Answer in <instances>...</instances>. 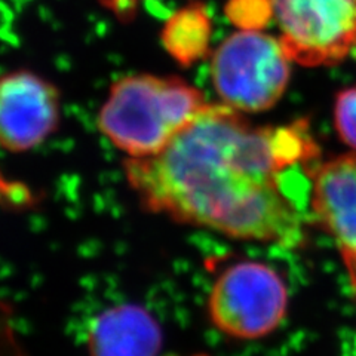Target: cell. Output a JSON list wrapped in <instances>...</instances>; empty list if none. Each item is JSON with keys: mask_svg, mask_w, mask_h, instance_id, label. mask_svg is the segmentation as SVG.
Segmentation results:
<instances>
[{"mask_svg": "<svg viewBox=\"0 0 356 356\" xmlns=\"http://www.w3.org/2000/svg\"><path fill=\"white\" fill-rule=\"evenodd\" d=\"M319 147L307 120L255 125L226 104H207L161 153L127 159L125 177L143 207L181 225L285 250L306 241L291 183L314 175Z\"/></svg>", "mask_w": 356, "mask_h": 356, "instance_id": "6da1fadb", "label": "cell"}, {"mask_svg": "<svg viewBox=\"0 0 356 356\" xmlns=\"http://www.w3.org/2000/svg\"><path fill=\"white\" fill-rule=\"evenodd\" d=\"M181 77L129 74L111 85L97 116L99 132L129 159L161 153L207 106Z\"/></svg>", "mask_w": 356, "mask_h": 356, "instance_id": "7a4b0ae2", "label": "cell"}, {"mask_svg": "<svg viewBox=\"0 0 356 356\" xmlns=\"http://www.w3.org/2000/svg\"><path fill=\"white\" fill-rule=\"evenodd\" d=\"M209 72L221 104L243 115L263 113L284 97L291 77V60L280 38L241 29L216 48Z\"/></svg>", "mask_w": 356, "mask_h": 356, "instance_id": "3957f363", "label": "cell"}, {"mask_svg": "<svg viewBox=\"0 0 356 356\" xmlns=\"http://www.w3.org/2000/svg\"><path fill=\"white\" fill-rule=\"evenodd\" d=\"M288 305V286L275 267L241 260L217 275L208 291L207 316L222 336L252 341L282 325Z\"/></svg>", "mask_w": 356, "mask_h": 356, "instance_id": "277c9868", "label": "cell"}, {"mask_svg": "<svg viewBox=\"0 0 356 356\" xmlns=\"http://www.w3.org/2000/svg\"><path fill=\"white\" fill-rule=\"evenodd\" d=\"M272 9L291 63L331 67L356 54V0H272Z\"/></svg>", "mask_w": 356, "mask_h": 356, "instance_id": "5b68a950", "label": "cell"}, {"mask_svg": "<svg viewBox=\"0 0 356 356\" xmlns=\"http://www.w3.org/2000/svg\"><path fill=\"white\" fill-rule=\"evenodd\" d=\"M61 95L54 83L29 70L0 74V147L22 153L57 131Z\"/></svg>", "mask_w": 356, "mask_h": 356, "instance_id": "8992f818", "label": "cell"}, {"mask_svg": "<svg viewBox=\"0 0 356 356\" xmlns=\"http://www.w3.org/2000/svg\"><path fill=\"white\" fill-rule=\"evenodd\" d=\"M309 192L310 217L334 241L356 302V152L322 161Z\"/></svg>", "mask_w": 356, "mask_h": 356, "instance_id": "52a82bcc", "label": "cell"}, {"mask_svg": "<svg viewBox=\"0 0 356 356\" xmlns=\"http://www.w3.org/2000/svg\"><path fill=\"white\" fill-rule=\"evenodd\" d=\"M162 343L158 319L132 303L99 312L86 330L89 356H158Z\"/></svg>", "mask_w": 356, "mask_h": 356, "instance_id": "ba28073f", "label": "cell"}, {"mask_svg": "<svg viewBox=\"0 0 356 356\" xmlns=\"http://www.w3.org/2000/svg\"><path fill=\"white\" fill-rule=\"evenodd\" d=\"M213 22L204 3L180 8L165 21L161 39L171 57L184 67L204 60L209 51Z\"/></svg>", "mask_w": 356, "mask_h": 356, "instance_id": "9c48e42d", "label": "cell"}, {"mask_svg": "<svg viewBox=\"0 0 356 356\" xmlns=\"http://www.w3.org/2000/svg\"><path fill=\"white\" fill-rule=\"evenodd\" d=\"M334 128L343 144L356 152V85L344 88L334 99Z\"/></svg>", "mask_w": 356, "mask_h": 356, "instance_id": "30bf717a", "label": "cell"}, {"mask_svg": "<svg viewBox=\"0 0 356 356\" xmlns=\"http://www.w3.org/2000/svg\"><path fill=\"white\" fill-rule=\"evenodd\" d=\"M226 13L241 29L260 30V24L273 17L272 0H232Z\"/></svg>", "mask_w": 356, "mask_h": 356, "instance_id": "8fae6325", "label": "cell"}, {"mask_svg": "<svg viewBox=\"0 0 356 356\" xmlns=\"http://www.w3.org/2000/svg\"><path fill=\"white\" fill-rule=\"evenodd\" d=\"M102 2L119 17H129L136 10L140 0H102Z\"/></svg>", "mask_w": 356, "mask_h": 356, "instance_id": "7c38bea8", "label": "cell"}]
</instances>
